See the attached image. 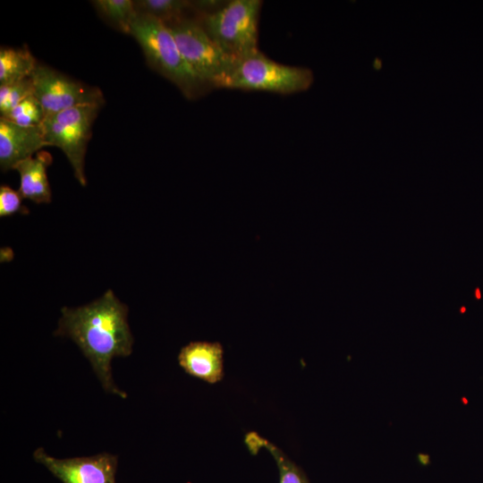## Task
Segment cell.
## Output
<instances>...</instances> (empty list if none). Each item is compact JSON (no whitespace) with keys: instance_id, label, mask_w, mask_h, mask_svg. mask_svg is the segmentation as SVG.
Segmentation results:
<instances>
[{"instance_id":"6da1fadb","label":"cell","mask_w":483,"mask_h":483,"mask_svg":"<svg viewBox=\"0 0 483 483\" xmlns=\"http://www.w3.org/2000/svg\"><path fill=\"white\" fill-rule=\"evenodd\" d=\"M54 335L72 339L89 360L106 392L126 398L112 376V360L128 357L133 336L128 324V307L112 290L78 308L64 307Z\"/></svg>"},{"instance_id":"7a4b0ae2","label":"cell","mask_w":483,"mask_h":483,"mask_svg":"<svg viewBox=\"0 0 483 483\" xmlns=\"http://www.w3.org/2000/svg\"><path fill=\"white\" fill-rule=\"evenodd\" d=\"M129 34L139 43L150 66L172 81L186 97H197L209 89L188 65L163 21L139 13Z\"/></svg>"},{"instance_id":"3957f363","label":"cell","mask_w":483,"mask_h":483,"mask_svg":"<svg viewBox=\"0 0 483 483\" xmlns=\"http://www.w3.org/2000/svg\"><path fill=\"white\" fill-rule=\"evenodd\" d=\"M261 7L260 0L227 1L217 11L199 15V21L210 38L238 62L258 51Z\"/></svg>"},{"instance_id":"277c9868","label":"cell","mask_w":483,"mask_h":483,"mask_svg":"<svg viewBox=\"0 0 483 483\" xmlns=\"http://www.w3.org/2000/svg\"><path fill=\"white\" fill-rule=\"evenodd\" d=\"M310 69L277 63L259 50L238 61L218 89L292 94L313 83Z\"/></svg>"},{"instance_id":"5b68a950","label":"cell","mask_w":483,"mask_h":483,"mask_svg":"<svg viewBox=\"0 0 483 483\" xmlns=\"http://www.w3.org/2000/svg\"><path fill=\"white\" fill-rule=\"evenodd\" d=\"M164 22L193 72L209 89H218L237 61L210 38L199 19L182 16Z\"/></svg>"},{"instance_id":"8992f818","label":"cell","mask_w":483,"mask_h":483,"mask_svg":"<svg viewBox=\"0 0 483 483\" xmlns=\"http://www.w3.org/2000/svg\"><path fill=\"white\" fill-rule=\"evenodd\" d=\"M30 78L33 95L41 104L46 116L77 106H101L105 103L99 89L74 80L48 66L38 64Z\"/></svg>"},{"instance_id":"52a82bcc","label":"cell","mask_w":483,"mask_h":483,"mask_svg":"<svg viewBox=\"0 0 483 483\" xmlns=\"http://www.w3.org/2000/svg\"><path fill=\"white\" fill-rule=\"evenodd\" d=\"M32 456L63 483H115L118 457L109 453L58 459L38 447Z\"/></svg>"},{"instance_id":"ba28073f","label":"cell","mask_w":483,"mask_h":483,"mask_svg":"<svg viewBox=\"0 0 483 483\" xmlns=\"http://www.w3.org/2000/svg\"><path fill=\"white\" fill-rule=\"evenodd\" d=\"M40 127L49 147H56L64 152L73 169L75 178L85 186L84 160L91 128L58 123L49 117H45Z\"/></svg>"},{"instance_id":"9c48e42d","label":"cell","mask_w":483,"mask_h":483,"mask_svg":"<svg viewBox=\"0 0 483 483\" xmlns=\"http://www.w3.org/2000/svg\"><path fill=\"white\" fill-rule=\"evenodd\" d=\"M44 147H49L40 126H20L0 117V167L2 171L14 169L21 162L32 157Z\"/></svg>"},{"instance_id":"30bf717a","label":"cell","mask_w":483,"mask_h":483,"mask_svg":"<svg viewBox=\"0 0 483 483\" xmlns=\"http://www.w3.org/2000/svg\"><path fill=\"white\" fill-rule=\"evenodd\" d=\"M178 362L187 374L208 383L224 376V349L218 342L189 343L181 349Z\"/></svg>"},{"instance_id":"8fae6325","label":"cell","mask_w":483,"mask_h":483,"mask_svg":"<svg viewBox=\"0 0 483 483\" xmlns=\"http://www.w3.org/2000/svg\"><path fill=\"white\" fill-rule=\"evenodd\" d=\"M52 157L48 152L39 151L35 157H30L15 167L20 175L19 193L22 199L37 204L51 202V189L47 179V168Z\"/></svg>"},{"instance_id":"7c38bea8","label":"cell","mask_w":483,"mask_h":483,"mask_svg":"<svg viewBox=\"0 0 483 483\" xmlns=\"http://www.w3.org/2000/svg\"><path fill=\"white\" fill-rule=\"evenodd\" d=\"M37 60L27 47L0 48V86L11 85L31 77Z\"/></svg>"},{"instance_id":"4fadbf2b","label":"cell","mask_w":483,"mask_h":483,"mask_svg":"<svg viewBox=\"0 0 483 483\" xmlns=\"http://www.w3.org/2000/svg\"><path fill=\"white\" fill-rule=\"evenodd\" d=\"M245 443L249 450L256 453L264 446L274 457L279 470V483H309L304 471L296 465L277 446L261 437L255 432L246 436Z\"/></svg>"},{"instance_id":"5bb4252c","label":"cell","mask_w":483,"mask_h":483,"mask_svg":"<svg viewBox=\"0 0 483 483\" xmlns=\"http://www.w3.org/2000/svg\"><path fill=\"white\" fill-rule=\"evenodd\" d=\"M92 3L98 13L119 30L130 33L131 26L139 13L134 1L97 0Z\"/></svg>"},{"instance_id":"9a60e30c","label":"cell","mask_w":483,"mask_h":483,"mask_svg":"<svg viewBox=\"0 0 483 483\" xmlns=\"http://www.w3.org/2000/svg\"><path fill=\"white\" fill-rule=\"evenodd\" d=\"M138 13L148 14L163 21L184 16L192 10L191 1L187 0H140L134 1Z\"/></svg>"},{"instance_id":"2e32d148","label":"cell","mask_w":483,"mask_h":483,"mask_svg":"<svg viewBox=\"0 0 483 483\" xmlns=\"http://www.w3.org/2000/svg\"><path fill=\"white\" fill-rule=\"evenodd\" d=\"M44 109L34 95H31L13 108L4 117L20 126H40L45 119Z\"/></svg>"},{"instance_id":"e0dca14e","label":"cell","mask_w":483,"mask_h":483,"mask_svg":"<svg viewBox=\"0 0 483 483\" xmlns=\"http://www.w3.org/2000/svg\"><path fill=\"white\" fill-rule=\"evenodd\" d=\"M31 95H33V83L30 77L11 85L0 86L1 116Z\"/></svg>"},{"instance_id":"ac0fdd59","label":"cell","mask_w":483,"mask_h":483,"mask_svg":"<svg viewBox=\"0 0 483 483\" xmlns=\"http://www.w3.org/2000/svg\"><path fill=\"white\" fill-rule=\"evenodd\" d=\"M22 197L6 185L0 187V216H8L17 213L29 214V209L21 204Z\"/></svg>"}]
</instances>
